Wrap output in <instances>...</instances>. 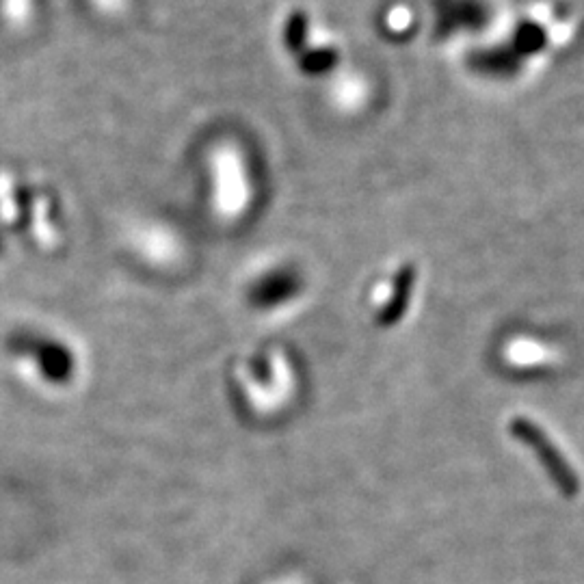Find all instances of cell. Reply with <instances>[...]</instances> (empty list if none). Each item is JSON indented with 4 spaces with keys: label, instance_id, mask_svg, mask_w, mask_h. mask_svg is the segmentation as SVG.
<instances>
[{
    "label": "cell",
    "instance_id": "obj_1",
    "mask_svg": "<svg viewBox=\"0 0 584 584\" xmlns=\"http://www.w3.org/2000/svg\"><path fill=\"white\" fill-rule=\"evenodd\" d=\"M511 431L517 440L524 442L533 450L537 459L541 461V466L546 468L548 476L554 481V485L561 489L563 496L576 498L580 494V479L572 470V466L563 459L561 450L550 442L546 431L539 429L537 424L530 422L528 418H515L511 424Z\"/></svg>",
    "mask_w": 584,
    "mask_h": 584
},
{
    "label": "cell",
    "instance_id": "obj_2",
    "mask_svg": "<svg viewBox=\"0 0 584 584\" xmlns=\"http://www.w3.org/2000/svg\"><path fill=\"white\" fill-rule=\"evenodd\" d=\"M435 33L442 39L472 31L479 33L491 24L494 11H491L487 0H435Z\"/></svg>",
    "mask_w": 584,
    "mask_h": 584
},
{
    "label": "cell",
    "instance_id": "obj_3",
    "mask_svg": "<svg viewBox=\"0 0 584 584\" xmlns=\"http://www.w3.org/2000/svg\"><path fill=\"white\" fill-rule=\"evenodd\" d=\"M468 68L491 81H513L522 74L524 61L515 55L511 46H489L472 50L468 55Z\"/></svg>",
    "mask_w": 584,
    "mask_h": 584
},
{
    "label": "cell",
    "instance_id": "obj_4",
    "mask_svg": "<svg viewBox=\"0 0 584 584\" xmlns=\"http://www.w3.org/2000/svg\"><path fill=\"white\" fill-rule=\"evenodd\" d=\"M414 282H416V269L411 267V264H405V267L398 269L390 299L379 310V323L383 327H392L405 316L409 301H411V290H414Z\"/></svg>",
    "mask_w": 584,
    "mask_h": 584
},
{
    "label": "cell",
    "instance_id": "obj_5",
    "mask_svg": "<svg viewBox=\"0 0 584 584\" xmlns=\"http://www.w3.org/2000/svg\"><path fill=\"white\" fill-rule=\"evenodd\" d=\"M299 290L297 277L288 271H275L267 277L258 280V284L251 288V301L260 308H275L284 301H288Z\"/></svg>",
    "mask_w": 584,
    "mask_h": 584
},
{
    "label": "cell",
    "instance_id": "obj_6",
    "mask_svg": "<svg viewBox=\"0 0 584 584\" xmlns=\"http://www.w3.org/2000/svg\"><path fill=\"white\" fill-rule=\"evenodd\" d=\"M550 44L548 29L543 24L535 20H520L515 24V29L511 33V50L522 61L541 55L543 50Z\"/></svg>",
    "mask_w": 584,
    "mask_h": 584
},
{
    "label": "cell",
    "instance_id": "obj_7",
    "mask_svg": "<svg viewBox=\"0 0 584 584\" xmlns=\"http://www.w3.org/2000/svg\"><path fill=\"white\" fill-rule=\"evenodd\" d=\"M340 61V55L336 48H305L297 63H299V70L308 76H325L331 70L336 68Z\"/></svg>",
    "mask_w": 584,
    "mask_h": 584
},
{
    "label": "cell",
    "instance_id": "obj_8",
    "mask_svg": "<svg viewBox=\"0 0 584 584\" xmlns=\"http://www.w3.org/2000/svg\"><path fill=\"white\" fill-rule=\"evenodd\" d=\"M308 31H310L308 16H305L303 11L290 13V18L286 20V26H284L286 48L290 52H295V55H301L305 46H308Z\"/></svg>",
    "mask_w": 584,
    "mask_h": 584
}]
</instances>
